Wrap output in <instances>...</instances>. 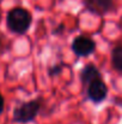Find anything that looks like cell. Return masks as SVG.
<instances>
[{
  "mask_svg": "<svg viewBox=\"0 0 122 124\" xmlns=\"http://www.w3.org/2000/svg\"><path fill=\"white\" fill-rule=\"evenodd\" d=\"M115 0H83V5L86 11L96 15L104 16L113 10Z\"/></svg>",
  "mask_w": 122,
  "mask_h": 124,
  "instance_id": "obj_5",
  "label": "cell"
},
{
  "mask_svg": "<svg viewBox=\"0 0 122 124\" xmlns=\"http://www.w3.org/2000/svg\"><path fill=\"white\" fill-rule=\"evenodd\" d=\"M41 107H42V99L24 101L14 107L12 113V121L18 124L31 123L39 116Z\"/></svg>",
  "mask_w": 122,
  "mask_h": 124,
  "instance_id": "obj_2",
  "label": "cell"
},
{
  "mask_svg": "<svg viewBox=\"0 0 122 124\" xmlns=\"http://www.w3.org/2000/svg\"><path fill=\"white\" fill-rule=\"evenodd\" d=\"M98 78H102V74L95 64L90 63V64H86L80 72V80L84 85L87 87L91 82H93L95 80H98Z\"/></svg>",
  "mask_w": 122,
  "mask_h": 124,
  "instance_id": "obj_6",
  "label": "cell"
},
{
  "mask_svg": "<svg viewBox=\"0 0 122 124\" xmlns=\"http://www.w3.org/2000/svg\"><path fill=\"white\" fill-rule=\"evenodd\" d=\"M62 70H64V63L55 64L49 69V76H58L62 72Z\"/></svg>",
  "mask_w": 122,
  "mask_h": 124,
  "instance_id": "obj_8",
  "label": "cell"
},
{
  "mask_svg": "<svg viewBox=\"0 0 122 124\" xmlns=\"http://www.w3.org/2000/svg\"><path fill=\"white\" fill-rule=\"evenodd\" d=\"M72 51L77 57H89L96 51V42L86 35H79L72 42Z\"/></svg>",
  "mask_w": 122,
  "mask_h": 124,
  "instance_id": "obj_3",
  "label": "cell"
},
{
  "mask_svg": "<svg viewBox=\"0 0 122 124\" xmlns=\"http://www.w3.org/2000/svg\"><path fill=\"white\" fill-rule=\"evenodd\" d=\"M1 51H2V40L0 38V53H1Z\"/></svg>",
  "mask_w": 122,
  "mask_h": 124,
  "instance_id": "obj_11",
  "label": "cell"
},
{
  "mask_svg": "<svg viewBox=\"0 0 122 124\" xmlns=\"http://www.w3.org/2000/svg\"><path fill=\"white\" fill-rule=\"evenodd\" d=\"M4 110H5V99H4L2 94L0 93V115L4 112Z\"/></svg>",
  "mask_w": 122,
  "mask_h": 124,
  "instance_id": "obj_9",
  "label": "cell"
},
{
  "mask_svg": "<svg viewBox=\"0 0 122 124\" xmlns=\"http://www.w3.org/2000/svg\"><path fill=\"white\" fill-rule=\"evenodd\" d=\"M61 29H64V24H60L56 29H54V34H60L61 33Z\"/></svg>",
  "mask_w": 122,
  "mask_h": 124,
  "instance_id": "obj_10",
  "label": "cell"
},
{
  "mask_svg": "<svg viewBox=\"0 0 122 124\" xmlns=\"http://www.w3.org/2000/svg\"><path fill=\"white\" fill-rule=\"evenodd\" d=\"M32 16L24 7H13L6 15V25L8 30L17 35H24L31 27Z\"/></svg>",
  "mask_w": 122,
  "mask_h": 124,
  "instance_id": "obj_1",
  "label": "cell"
},
{
  "mask_svg": "<svg viewBox=\"0 0 122 124\" xmlns=\"http://www.w3.org/2000/svg\"><path fill=\"white\" fill-rule=\"evenodd\" d=\"M111 65L116 71L122 72V43L116 45L111 51Z\"/></svg>",
  "mask_w": 122,
  "mask_h": 124,
  "instance_id": "obj_7",
  "label": "cell"
},
{
  "mask_svg": "<svg viewBox=\"0 0 122 124\" xmlns=\"http://www.w3.org/2000/svg\"><path fill=\"white\" fill-rule=\"evenodd\" d=\"M86 94H87V98L92 102L99 104L105 100V98L108 95V87L102 78H98L87 85Z\"/></svg>",
  "mask_w": 122,
  "mask_h": 124,
  "instance_id": "obj_4",
  "label": "cell"
}]
</instances>
